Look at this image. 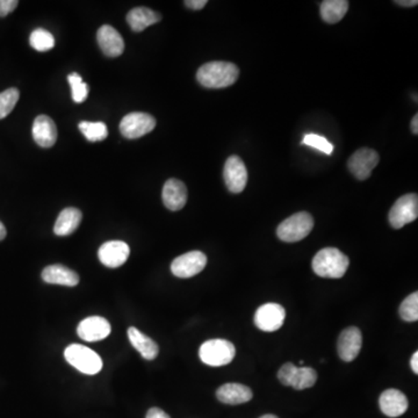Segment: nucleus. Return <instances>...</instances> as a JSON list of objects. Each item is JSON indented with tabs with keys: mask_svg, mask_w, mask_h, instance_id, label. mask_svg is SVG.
<instances>
[{
	"mask_svg": "<svg viewBox=\"0 0 418 418\" xmlns=\"http://www.w3.org/2000/svg\"><path fill=\"white\" fill-rule=\"evenodd\" d=\"M239 69L230 62H209L198 70L197 79L204 88H224L237 82Z\"/></svg>",
	"mask_w": 418,
	"mask_h": 418,
	"instance_id": "1",
	"label": "nucleus"
},
{
	"mask_svg": "<svg viewBox=\"0 0 418 418\" xmlns=\"http://www.w3.org/2000/svg\"><path fill=\"white\" fill-rule=\"evenodd\" d=\"M348 256L336 248H324L313 259L311 266L318 277L340 279L349 268Z\"/></svg>",
	"mask_w": 418,
	"mask_h": 418,
	"instance_id": "2",
	"label": "nucleus"
},
{
	"mask_svg": "<svg viewBox=\"0 0 418 418\" xmlns=\"http://www.w3.org/2000/svg\"><path fill=\"white\" fill-rule=\"evenodd\" d=\"M314 228V219L307 211L292 215L279 224L277 235L281 241L296 243L308 236Z\"/></svg>",
	"mask_w": 418,
	"mask_h": 418,
	"instance_id": "3",
	"label": "nucleus"
},
{
	"mask_svg": "<svg viewBox=\"0 0 418 418\" xmlns=\"http://www.w3.org/2000/svg\"><path fill=\"white\" fill-rule=\"evenodd\" d=\"M235 345L226 340H207L199 350V357L202 362L213 367H220L230 364L235 358Z\"/></svg>",
	"mask_w": 418,
	"mask_h": 418,
	"instance_id": "4",
	"label": "nucleus"
},
{
	"mask_svg": "<svg viewBox=\"0 0 418 418\" xmlns=\"http://www.w3.org/2000/svg\"><path fill=\"white\" fill-rule=\"evenodd\" d=\"M66 362L73 365L79 372L84 375H95L101 371L103 360L100 355L95 353L93 350L88 349L80 344H71L66 349Z\"/></svg>",
	"mask_w": 418,
	"mask_h": 418,
	"instance_id": "5",
	"label": "nucleus"
},
{
	"mask_svg": "<svg viewBox=\"0 0 418 418\" xmlns=\"http://www.w3.org/2000/svg\"><path fill=\"white\" fill-rule=\"evenodd\" d=\"M278 379L283 386L293 387L294 390H302L310 388L318 381V373L314 368L307 366H296L292 362H287L280 367Z\"/></svg>",
	"mask_w": 418,
	"mask_h": 418,
	"instance_id": "6",
	"label": "nucleus"
},
{
	"mask_svg": "<svg viewBox=\"0 0 418 418\" xmlns=\"http://www.w3.org/2000/svg\"><path fill=\"white\" fill-rule=\"evenodd\" d=\"M418 216L417 194H406L397 199L390 211V224L394 229H401L412 224Z\"/></svg>",
	"mask_w": 418,
	"mask_h": 418,
	"instance_id": "7",
	"label": "nucleus"
},
{
	"mask_svg": "<svg viewBox=\"0 0 418 418\" xmlns=\"http://www.w3.org/2000/svg\"><path fill=\"white\" fill-rule=\"evenodd\" d=\"M155 127L156 120L152 115L135 112L123 117L120 123V132L127 139L134 140L147 135L154 130Z\"/></svg>",
	"mask_w": 418,
	"mask_h": 418,
	"instance_id": "8",
	"label": "nucleus"
},
{
	"mask_svg": "<svg viewBox=\"0 0 418 418\" xmlns=\"http://www.w3.org/2000/svg\"><path fill=\"white\" fill-rule=\"evenodd\" d=\"M286 318V310L278 303H265L257 309L255 314L256 327L265 333H273L283 327Z\"/></svg>",
	"mask_w": 418,
	"mask_h": 418,
	"instance_id": "9",
	"label": "nucleus"
},
{
	"mask_svg": "<svg viewBox=\"0 0 418 418\" xmlns=\"http://www.w3.org/2000/svg\"><path fill=\"white\" fill-rule=\"evenodd\" d=\"M207 265V257L202 251L187 252L177 257L171 264V272L178 278H192L200 273Z\"/></svg>",
	"mask_w": 418,
	"mask_h": 418,
	"instance_id": "10",
	"label": "nucleus"
},
{
	"mask_svg": "<svg viewBox=\"0 0 418 418\" xmlns=\"http://www.w3.org/2000/svg\"><path fill=\"white\" fill-rule=\"evenodd\" d=\"M379 161L380 158L377 151L370 148L359 149L349 158L348 167L357 179L366 180L371 177Z\"/></svg>",
	"mask_w": 418,
	"mask_h": 418,
	"instance_id": "11",
	"label": "nucleus"
},
{
	"mask_svg": "<svg viewBox=\"0 0 418 418\" xmlns=\"http://www.w3.org/2000/svg\"><path fill=\"white\" fill-rule=\"evenodd\" d=\"M224 182L226 189L231 193H241L246 189L248 182V170L246 164L239 156H230L224 164Z\"/></svg>",
	"mask_w": 418,
	"mask_h": 418,
	"instance_id": "12",
	"label": "nucleus"
},
{
	"mask_svg": "<svg viewBox=\"0 0 418 418\" xmlns=\"http://www.w3.org/2000/svg\"><path fill=\"white\" fill-rule=\"evenodd\" d=\"M362 336L358 328H346L342 331L337 343V350L340 359L344 362H353L362 350Z\"/></svg>",
	"mask_w": 418,
	"mask_h": 418,
	"instance_id": "13",
	"label": "nucleus"
},
{
	"mask_svg": "<svg viewBox=\"0 0 418 418\" xmlns=\"http://www.w3.org/2000/svg\"><path fill=\"white\" fill-rule=\"evenodd\" d=\"M130 249L127 243L122 241H110L100 246L98 251V257L101 264L110 268H120L128 259Z\"/></svg>",
	"mask_w": 418,
	"mask_h": 418,
	"instance_id": "14",
	"label": "nucleus"
},
{
	"mask_svg": "<svg viewBox=\"0 0 418 418\" xmlns=\"http://www.w3.org/2000/svg\"><path fill=\"white\" fill-rule=\"evenodd\" d=\"M77 333L83 340L98 342L105 340L110 333V324L108 320L100 316H91L79 323Z\"/></svg>",
	"mask_w": 418,
	"mask_h": 418,
	"instance_id": "15",
	"label": "nucleus"
},
{
	"mask_svg": "<svg viewBox=\"0 0 418 418\" xmlns=\"http://www.w3.org/2000/svg\"><path fill=\"white\" fill-rule=\"evenodd\" d=\"M98 43L106 56L117 57L125 51V41L117 29L112 26L104 25L97 34Z\"/></svg>",
	"mask_w": 418,
	"mask_h": 418,
	"instance_id": "16",
	"label": "nucleus"
},
{
	"mask_svg": "<svg viewBox=\"0 0 418 418\" xmlns=\"http://www.w3.org/2000/svg\"><path fill=\"white\" fill-rule=\"evenodd\" d=\"M164 204L172 211H180L187 202V189L185 184L178 179H169L164 184L162 192Z\"/></svg>",
	"mask_w": 418,
	"mask_h": 418,
	"instance_id": "17",
	"label": "nucleus"
},
{
	"mask_svg": "<svg viewBox=\"0 0 418 418\" xmlns=\"http://www.w3.org/2000/svg\"><path fill=\"white\" fill-rule=\"evenodd\" d=\"M379 404L385 415L392 418L399 417L408 409V399L399 390H387L381 394Z\"/></svg>",
	"mask_w": 418,
	"mask_h": 418,
	"instance_id": "18",
	"label": "nucleus"
},
{
	"mask_svg": "<svg viewBox=\"0 0 418 418\" xmlns=\"http://www.w3.org/2000/svg\"><path fill=\"white\" fill-rule=\"evenodd\" d=\"M33 137L42 148H51L57 140V128L54 121L47 115H38L33 125Z\"/></svg>",
	"mask_w": 418,
	"mask_h": 418,
	"instance_id": "19",
	"label": "nucleus"
},
{
	"mask_svg": "<svg viewBox=\"0 0 418 418\" xmlns=\"http://www.w3.org/2000/svg\"><path fill=\"white\" fill-rule=\"evenodd\" d=\"M42 279L44 283L68 287L77 286L79 283V276L75 271L60 264L51 265L44 268Z\"/></svg>",
	"mask_w": 418,
	"mask_h": 418,
	"instance_id": "20",
	"label": "nucleus"
},
{
	"mask_svg": "<svg viewBox=\"0 0 418 418\" xmlns=\"http://www.w3.org/2000/svg\"><path fill=\"white\" fill-rule=\"evenodd\" d=\"M216 397L222 403L236 406L249 402L252 399V390L244 385L226 384L217 390Z\"/></svg>",
	"mask_w": 418,
	"mask_h": 418,
	"instance_id": "21",
	"label": "nucleus"
},
{
	"mask_svg": "<svg viewBox=\"0 0 418 418\" xmlns=\"http://www.w3.org/2000/svg\"><path fill=\"white\" fill-rule=\"evenodd\" d=\"M162 16L148 7H136L127 14V22L134 32H143L149 26L161 21Z\"/></svg>",
	"mask_w": 418,
	"mask_h": 418,
	"instance_id": "22",
	"label": "nucleus"
},
{
	"mask_svg": "<svg viewBox=\"0 0 418 418\" xmlns=\"http://www.w3.org/2000/svg\"><path fill=\"white\" fill-rule=\"evenodd\" d=\"M128 338L130 344L139 351L140 355L145 360H154L160 353V348H158L157 343L151 340L150 337L140 331L139 329H136V328H129Z\"/></svg>",
	"mask_w": 418,
	"mask_h": 418,
	"instance_id": "23",
	"label": "nucleus"
},
{
	"mask_svg": "<svg viewBox=\"0 0 418 418\" xmlns=\"http://www.w3.org/2000/svg\"><path fill=\"white\" fill-rule=\"evenodd\" d=\"M82 211L77 208H66L61 211V214L57 217L54 233L57 236H69L77 230L80 224V221H82Z\"/></svg>",
	"mask_w": 418,
	"mask_h": 418,
	"instance_id": "24",
	"label": "nucleus"
},
{
	"mask_svg": "<svg viewBox=\"0 0 418 418\" xmlns=\"http://www.w3.org/2000/svg\"><path fill=\"white\" fill-rule=\"evenodd\" d=\"M349 10L346 0H324L321 4V16L328 23H337L345 16Z\"/></svg>",
	"mask_w": 418,
	"mask_h": 418,
	"instance_id": "25",
	"label": "nucleus"
},
{
	"mask_svg": "<svg viewBox=\"0 0 418 418\" xmlns=\"http://www.w3.org/2000/svg\"><path fill=\"white\" fill-rule=\"evenodd\" d=\"M79 129L90 142H101L108 139V126L104 122H88L83 121L79 123Z\"/></svg>",
	"mask_w": 418,
	"mask_h": 418,
	"instance_id": "26",
	"label": "nucleus"
},
{
	"mask_svg": "<svg viewBox=\"0 0 418 418\" xmlns=\"http://www.w3.org/2000/svg\"><path fill=\"white\" fill-rule=\"evenodd\" d=\"M29 43L35 51H48L55 47V38L46 29L38 28L29 36Z\"/></svg>",
	"mask_w": 418,
	"mask_h": 418,
	"instance_id": "27",
	"label": "nucleus"
},
{
	"mask_svg": "<svg viewBox=\"0 0 418 418\" xmlns=\"http://www.w3.org/2000/svg\"><path fill=\"white\" fill-rule=\"evenodd\" d=\"M19 97V90L16 88H7L0 93V119L6 117L14 110Z\"/></svg>",
	"mask_w": 418,
	"mask_h": 418,
	"instance_id": "28",
	"label": "nucleus"
},
{
	"mask_svg": "<svg viewBox=\"0 0 418 418\" xmlns=\"http://www.w3.org/2000/svg\"><path fill=\"white\" fill-rule=\"evenodd\" d=\"M399 316L403 321L416 322L418 320V293H412L399 305Z\"/></svg>",
	"mask_w": 418,
	"mask_h": 418,
	"instance_id": "29",
	"label": "nucleus"
},
{
	"mask_svg": "<svg viewBox=\"0 0 418 418\" xmlns=\"http://www.w3.org/2000/svg\"><path fill=\"white\" fill-rule=\"evenodd\" d=\"M68 80L73 91V101L77 104L84 103L88 95V85L83 82L82 75L77 73H70Z\"/></svg>",
	"mask_w": 418,
	"mask_h": 418,
	"instance_id": "30",
	"label": "nucleus"
},
{
	"mask_svg": "<svg viewBox=\"0 0 418 418\" xmlns=\"http://www.w3.org/2000/svg\"><path fill=\"white\" fill-rule=\"evenodd\" d=\"M303 145L318 149L325 155L333 154V145L325 137L318 134H307L303 139Z\"/></svg>",
	"mask_w": 418,
	"mask_h": 418,
	"instance_id": "31",
	"label": "nucleus"
},
{
	"mask_svg": "<svg viewBox=\"0 0 418 418\" xmlns=\"http://www.w3.org/2000/svg\"><path fill=\"white\" fill-rule=\"evenodd\" d=\"M19 5L18 0H0V16H6Z\"/></svg>",
	"mask_w": 418,
	"mask_h": 418,
	"instance_id": "32",
	"label": "nucleus"
},
{
	"mask_svg": "<svg viewBox=\"0 0 418 418\" xmlns=\"http://www.w3.org/2000/svg\"><path fill=\"white\" fill-rule=\"evenodd\" d=\"M184 4L191 10L199 11L207 5V0H186Z\"/></svg>",
	"mask_w": 418,
	"mask_h": 418,
	"instance_id": "33",
	"label": "nucleus"
},
{
	"mask_svg": "<svg viewBox=\"0 0 418 418\" xmlns=\"http://www.w3.org/2000/svg\"><path fill=\"white\" fill-rule=\"evenodd\" d=\"M145 418H171L170 416L167 415V412H163L160 408H151L149 409V412H147V417Z\"/></svg>",
	"mask_w": 418,
	"mask_h": 418,
	"instance_id": "34",
	"label": "nucleus"
},
{
	"mask_svg": "<svg viewBox=\"0 0 418 418\" xmlns=\"http://www.w3.org/2000/svg\"><path fill=\"white\" fill-rule=\"evenodd\" d=\"M395 4L403 7H414L418 5V1L417 0H397Z\"/></svg>",
	"mask_w": 418,
	"mask_h": 418,
	"instance_id": "35",
	"label": "nucleus"
},
{
	"mask_svg": "<svg viewBox=\"0 0 418 418\" xmlns=\"http://www.w3.org/2000/svg\"><path fill=\"white\" fill-rule=\"evenodd\" d=\"M410 365H412V370L415 375H418V352L416 351L414 355H412V360H410Z\"/></svg>",
	"mask_w": 418,
	"mask_h": 418,
	"instance_id": "36",
	"label": "nucleus"
},
{
	"mask_svg": "<svg viewBox=\"0 0 418 418\" xmlns=\"http://www.w3.org/2000/svg\"><path fill=\"white\" fill-rule=\"evenodd\" d=\"M412 132L417 135L418 134V115L416 114L415 117L412 120Z\"/></svg>",
	"mask_w": 418,
	"mask_h": 418,
	"instance_id": "37",
	"label": "nucleus"
},
{
	"mask_svg": "<svg viewBox=\"0 0 418 418\" xmlns=\"http://www.w3.org/2000/svg\"><path fill=\"white\" fill-rule=\"evenodd\" d=\"M6 237V228L0 222V241H3Z\"/></svg>",
	"mask_w": 418,
	"mask_h": 418,
	"instance_id": "38",
	"label": "nucleus"
},
{
	"mask_svg": "<svg viewBox=\"0 0 418 418\" xmlns=\"http://www.w3.org/2000/svg\"><path fill=\"white\" fill-rule=\"evenodd\" d=\"M261 418H278V417H277V416L271 415V414H268V415L261 416Z\"/></svg>",
	"mask_w": 418,
	"mask_h": 418,
	"instance_id": "39",
	"label": "nucleus"
}]
</instances>
